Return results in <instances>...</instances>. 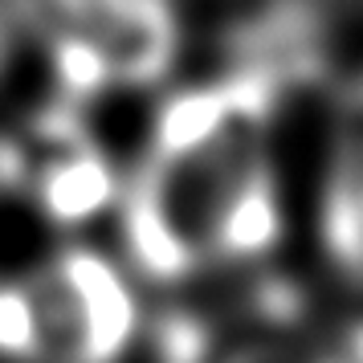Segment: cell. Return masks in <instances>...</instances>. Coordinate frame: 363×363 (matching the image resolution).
Wrapping results in <instances>:
<instances>
[{"instance_id":"4","label":"cell","mask_w":363,"mask_h":363,"mask_svg":"<svg viewBox=\"0 0 363 363\" xmlns=\"http://www.w3.org/2000/svg\"><path fill=\"white\" fill-rule=\"evenodd\" d=\"M229 290L167 306L151 323L155 363H318V311L311 290L265 265L237 274Z\"/></svg>"},{"instance_id":"5","label":"cell","mask_w":363,"mask_h":363,"mask_svg":"<svg viewBox=\"0 0 363 363\" xmlns=\"http://www.w3.org/2000/svg\"><path fill=\"white\" fill-rule=\"evenodd\" d=\"M0 184L17 188L53 229L74 233L118 204L123 167L90 131V111L50 99L0 139Z\"/></svg>"},{"instance_id":"8","label":"cell","mask_w":363,"mask_h":363,"mask_svg":"<svg viewBox=\"0 0 363 363\" xmlns=\"http://www.w3.org/2000/svg\"><path fill=\"white\" fill-rule=\"evenodd\" d=\"M9 45H13V33H9V25L0 17V69H4V57H9Z\"/></svg>"},{"instance_id":"7","label":"cell","mask_w":363,"mask_h":363,"mask_svg":"<svg viewBox=\"0 0 363 363\" xmlns=\"http://www.w3.org/2000/svg\"><path fill=\"white\" fill-rule=\"evenodd\" d=\"M335 286H339V314L327 351L343 363H363V274Z\"/></svg>"},{"instance_id":"3","label":"cell","mask_w":363,"mask_h":363,"mask_svg":"<svg viewBox=\"0 0 363 363\" xmlns=\"http://www.w3.org/2000/svg\"><path fill=\"white\" fill-rule=\"evenodd\" d=\"M143 281L99 245H62L0 278V363H123L147 335Z\"/></svg>"},{"instance_id":"1","label":"cell","mask_w":363,"mask_h":363,"mask_svg":"<svg viewBox=\"0 0 363 363\" xmlns=\"http://www.w3.org/2000/svg\"><path fill=\"white\" fill-rule=\"evenodd\" d=\"M298 78L286 57L249 45L216 74L164 86L115 204L139 281L196 286L274 262L290 229L278 115Z\"/></svg>"},{"instance_id":"2","label":"cell","mask_w":363,"mask_h":363,"mask_svg":"<svg viewBox=\"0 0 363 363\" xmlns=\"http://www.w3.org/2000/svg\"><path fill=\"white\" fill-rule=\"evenodd\" d=\"M0 17L41 57L53 99L82 111L164 90L188 45L180 0H0Z\"/></svg>"},{"instance_id":"6","label":"cell","mask_w":363,"mask_h":363,"mask_svg":"<svg viewBox=\"0 0 363 363\" xmlns=\"http://www.w3.org/2000/svg\"><path fill=\"white\" fill-rule=\"evenodd\" d=\"M318 245L330 278L347 281L363 274V74H355L335 111L327 160L314 204Z\"/></svg>"}]
</instances>
